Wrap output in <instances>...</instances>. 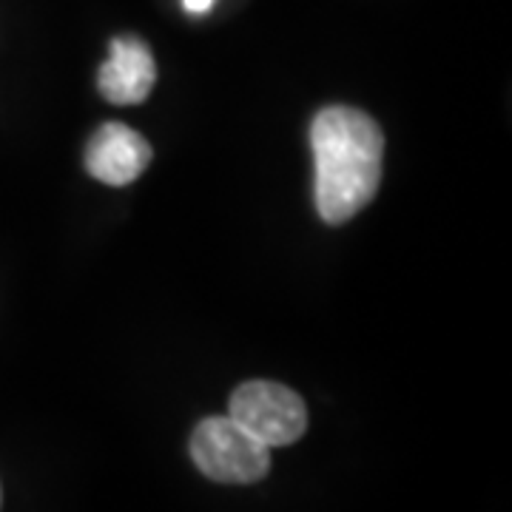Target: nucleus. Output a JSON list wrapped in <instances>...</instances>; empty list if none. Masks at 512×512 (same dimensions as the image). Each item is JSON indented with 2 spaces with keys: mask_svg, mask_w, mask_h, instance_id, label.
<instances>
[{
  "mask_svg": "<svg viewBox=\"0 0 512 512\" xmlns=\"http://www.w3.org/2000/svg\"><path fill=\"white\" fill-rule=\"evenodd\" d=\"M316 208L330 225L356 217L382 183V128L365 111L330 106L311 126Z\"/></svg>",
  "mask_w": 512,
  "mask_h": 512,
  "instance_id": "f257e3e1",
  "label": "nucleus"
},
{
  "mask_svg": "<svg viewBox=\"0 0 512 512\" xmlns=\"http://www.w3.org/2000/svg\"><path fill=\"white\" fill-rule=\"evenodd\" d=\"M157 80L154 55L140 37H117L111 40L109 60L100 66L97 89L114 106L143 103Z\"/></svg>",
  "mask_w": 512,
  "mask_h": 512,
  "instance_id": "20e7f679",
  "label": "nucleus"
},
{
  "mask_svg": "<svg viewBox=\"0 0 512 512\" xmlns=\"http://www.w3.org/2000/svg\"><path fill=\"white\" fill-rule=\"evenodd\" d=\"M151 163V146L143 134L123 123H106L97 128L86 148V168L94 180L106 185L134 183Z\"/></svg>",
  "mask_w": 512,
  "mask_h": 512,
  "instance_id": "39448f33",
  "label": "nucleus"
},
{
  "mask_svg": "<svg viewBox=\"0 0 512 512\" xmlns=\"http://www.w3.org/2000/svg\"><path fill=\"white\" fill-rule=\"evenodd\" d=\"M183 6L191 15H205V12H211L214 0H183Z\"/></svg>",
  "mask_w": 512,
  "mask_h": 512,
  "instance_id": "423d86ee",
  "label": "nucleus"
},
{
  "mask_svg": "<svg viewBox=\"0 0 512 512\" xmlns=\"http://www.w3.org/2000/svg\"><path fill=\"white\" fill-rule=\"evenodd\" d=\"M228 416L242 424L265 447H288L308 430V410L299 393L279 382L239 384L228 404Z\"/></svg>",
  "mask_w": 512,
  "mask_h": 512,
  "instance_id": "7ed1b4c3",
  "label": "nucleus"
},
{
  "mask_svg": "<svg viewBox=\"0 0 512 512\" xmlns=\"http://www.w3.org/2000/svg\"><path fill=\"white\" fill-rule=\"evenodd\" d=\"M191 458L202 476L220 484H256L271 470V447L231 416H211L191 433Z\"/></svg>",
  "mask_w": 512,
  "mask_h": 512,
  "instance_id": "f03ea898",
  "label": "nucleus"
}]
</instances>
